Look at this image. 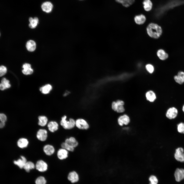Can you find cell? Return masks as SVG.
<instances>
[{
  "label": "cell",
  "mask_w": 184,
  "mask_h": 184,
  "mask_svg": "<svg viewBox=\"0 0 184 184\" xmlns=\"http://www.w3.org/2000/svg\"><path fill=\"white\" fill-rule=\"evenodd\" d=\"M146 97L147 99L150 102H154L156 99L155 93L152 90H150L146 93Z\"/></svg>",
  "instance_id": "cell-23"
},
{
  "label": "cell",
  "mask_w": 184,
  "mask_h": 184,
  "mask_svg": "<svg viewBox=\"0 0 184 184\" xmlns=\"http://www.w3.org/2000/svg\"><path fill=\"white\" fill-rule=\"evenodd\" d=\"M30 24L29 25V27L31 28H34L37 26L39 22L38 18L37 17L33 18L30 17L29 19Z\"/></svg>",
  "instance_id": "cell-25"
},
{
  "label": "cell",
  "mask_w": 184,
  "mask_h": 184,
  "mask_svg": "<svg viewBox=\"0 0 184 184\" xmlns=\"http://www.w3.org/2000/svg\"><path fill=\"white\" fill-rule=\"evenodd\" d=\"M61 147L66 150L69 152L74 151L75 148L69 145L65 142L62 143L61 144Z\"/></svg>",
  "instance_id": "cell-31"
},
{
  "label": "cell",
  "mask_w": 184,
  "mask_h": 184,
  "mask_svg": "<svg viewBox=\"0 0 184 184\" xmlns=\"http://www.w3.org/2000/svg\"><path fill=\"white\" fill-rule=\"evenodd\" d=\"M116 102L118 105H123L124 104V102L121 100H119L116 101Z\"/></svg>",
  "instance_id": "cell-40"
},
{
  "label": "cell",
  "mask_w": 184,
  "mask_h": 184,
  "mask_svg": "<svg viewBox=\"0 0 184 184\" xmlns=\"http://www.w3.org/2000/svg\"><path fill=\"white\" fill-rule=\"evenodd\" d=\"M48 127L49 130L52 132H54L59 129V125L57 122L55 121H51L48 124Z\"/></svg>",
  "instance_id": "cell-14"
},
{
  "label": "cell",
  "mask_w": 184,
  "mask_h": 184,
  "mask_svg": "<svg viewBox=\"0 0 184 184\" xmlns=\"http://www.w3.org/2000/svg\"><path fill=\"white\" fill-rule=\"evenodd\" d=\"M177 129L179 132L184 134V123H179L177 125Z\"/></svg>",
  "instance_id": "cell-33"
},
{
  "label": "cell",
  "mask_w": 184,
  "mask_h": 184,
  "mask_svg": "<svg viewBox=\"0 0 184 184\" xmlns=\"http://www.w3.org/2000/svg\"><path fill=\"white\" fill-rule=\"evenodd\" d=\"M75 127L80 130H86L89 128L90 125L86 120L80 118L75 120Z\"/></svg>",
  "instance_id": "cell-3"
},
{
  "label": "cell",
  "mask_w": 184,
  "mask_h": 184,
  "mask_svg": "<svg viewBox=\"0 0 184 184\" xmlns=\"http://www.w3.org/2000/svg\"><path fill=\"white\" fill-rule=\"evenodd\" d=\"M27 162L25 157L23 156H21V158L18 159L17 160H14V163L18 166L20 168L22 169L24 168Z\"/></svg>",
  "instance_id": "cell-19"
},
{
  "label": "cell",
  "mask_w": 184,
  "mask_h": 184,
  "mask_svg": "<svg viewBox=\"0 0 184 184\" xmlns=\"http://www.w3.org/2000/svg\"><path fill=\"white\" fill-rule=\"evenodd\" d=\"M134 20L137 24L142 25L145 22L146 18L144 15L141 14L135 16L134 18Z\"/></svg>",
  "instance_id": "cell-20"
},
{
  "label": "cell",
  "mask_w": 184,
  "mask_h": 184,
  "mask_svg": "<svg viewBox=\"0 0 184 184\" xmlns=\"http://www.w3.org/2000/svg\"><path fill=\"white\" fill-rule=\"evenodd\" d=\"M118 105V107L116 112L119 113H122L124 112L125 109L123 106Z\"/></svg>",
  "instance_id": "cell-37"
},
{
  "label": "cell",
  "mask_w": 184,
  "mask_h": 184,
  "mask_svg": "<svg viewBox=\"0 0 184 184\" xmlns=\"http://www.w3.org/2000/svg\"><path fill=\"white\" fill-rule=\"evenodd\" d=\"M143 8L146 11H150L152 7V3L150 0H144L143 2Z\"/></svg>",
  "instance_id": "cell-26"
},
{
  "label": "cell",
  "mask_w": 184,
  "mask_h": 184,
  "mask_svg": "<svg viewBox=\"0 0 184 184\" xmlns=\"http://www.w3.org/2000/svg\"><path fill=\"white\" fill-rule=\"evenodd\" d=\"M178 113L177 109L174 107L169 108L167 110L166 115V117L170 119L175 118L177 116Z\"/></svg>",
  "instance_id": "cell-4"
},
{
  "label": "cell",
  "mask_w": 184,
  "mask_h": 184,
  "mask_svg": "<svg viewBox=\"0 0 184 184\" xmlns=\"http://www.w3.org/2000/svg\"><path fill=\"white\" fill-rule=\"evenodd\" d=\"M184 150L183 148L179 147L177 148L174 154V157L177 161L184 162Z\"/></svg>",
  "instance_id": "cell-6"
},
{
  "label": "cell",
  "mask_w": 184,
  "mask_h": 184,
  "mask_svg": "<svg viewBox=\"0 0 184 184\" xmlns=\"http://www.w3.org/2000/svg\"><path fill=\"white\" fill-rule=\"evenodd\" d=\"M35 165L34 163L30 161L27 162L23 168L27 172H29L30 170L34 168Z\"/></svg>",
  "instance_id": "cell-30"
},
{
  "label": "cell",
  "mask_w": 184,
  "mask_h": 184,
  "mask_svg": "<svg viewBox=\"0 0 184 184\" xmlns=\"http://www.w3.org/2000/svg\"><path fill=\"white\" fill-rule=\"evenodd\" d=\"M10 87L9 81L5 78H3L1 80L0 84V88L1 90H4Z\"/></svg>",
  "instance_id": "cell-24"
},
{
  "label": "cell",
  "mask_w": 184,
  "mask_h": 184,
  "mask_svg": "<svg viewBox=\"0 0 184 184\" xmlns=\"http://www.w3.org/2000/svg\"><path fill=\"white\" fill-rule=\"evenodd\" d=\"M174 79L175 82L179 84H182L184 83V72L180 71L177 75L175 76Z\"/></svg>",
  "instance_id": "cell-13"
},
{
  "label": "cell",
  "mask_w": 184,
  "mask_h": 184,
  "mask_svg": "<svg viewBox=\"0 0 184 184\" xmlns=\"http://www.w3.org/2000/svg\"><path fill=\"white\" fill-rule=\"evenodd\" d=\"M52 89V86L49 84H47L40 88V90L44 94H47L49 93Z\"/></svg>",
  "instance_id": "cell-27"
},
{
  "label": "cell",
  "mask_w": 184,
  "mask_h": 184,
  "mask_svg": "<svg viewBox=\"0 0 184 184\" xmlns=\"http://www.w3.org/2000/svg\"><path fill=\"white\" fill-rule=\"evenodd\" d=\"M43 150L45 153L48 156L52 155L55 152V149L54 147L49 144L45 145L44 147Z\"/></svg>",
  "instance_id": "cell-16"
},
{
  "label": "cell",
  "mask_w": 184,
  "mask_h": 184,
  "mask_svg": "<svg viewBox=\"0 0 184 184\" xmlns=\"http://www.w3.org/2000/svg\"><path fill=\"white\" fill-rule=\"evenodd\" d=\"M182 109L184 113V104L182 106Z\"/></svg>",
  "instance_id": "cell-43"
},
{
  "label": "cell",
  "mask_w": 184,
  "mask_h": 184,
  "mask_svg": "<svg viewBox=\"0 0 184 184\" xmlns=\"http://www.w3.org/2000/svg\"><path fill=\"white\" fill-rule=\"evenodd\" d=\"M64 142L75 148L77 147L79 145L78 141L76 138L73 136L66 138Z\"/></svg>",
  "instance_id": "cell-9"
},
{
  "label": "cell",
  "mask_w": 184,
  "mask_h": 184,
  "mask_svg": "<svg viewBox=\"0 0 184 184\" xmlns=\"http://www.w3.org/2000/svg\"><path fill=\"white\" fill-rule=\"evenodd\" d=\"M60 124L63 129L71 130L75 127V120L72 118L67 120V116L64 115L61 118Z\"/></svg>",
  "instance_id": "cell-2"
},
{
  "label": "cell",
  "mask_w": 184,
  "mask_h": 184,
  "mask_svg": "<svg viewBox=\"0 0 184 184\" xmlns=\"http://www.w3.org/2000/svg\"><path fill=\"white\" fill-rule=\"evenodd\" d=\"M26 46L28 51L30 52H32L36 49V43L34 41L30 40L27 42Z\"/></svg>",
  "instance_id": "cell-21"
},
{
  "label": "cell",
  "mask_w": 184,
  "mask_h": 184,
  "mask_svg": "<svg viewBox=\"0 0 184 184\" xmlns=\"http://www.w3.org/2000/svg\"><path fill=\"white\" fill-rule=\"evenodd\" d=\"M118 105L116 102H113L112 104V109L116 111L118 108Z\"/></svg>",
  "instance_id": "cell-39"
},
{
  "label": "cell",
  "mask_w": 184,
  "mask_h": 184,
  "mask_svg": "<svg viewBox=\"0 0 184 184\" xmlns=\"http://www.w3.org/2000/svg\"><path fill=\"white\" fill-rule=\"evenodd\" d=\"M37 137L41 141H45L47 137V132L46 130L43 129H40L37 132Z\"/></svg>",
  "instance_id": "cell-12"
},
{
  "label": "cell",
  "mask_w": 184,
  "mask_h": 184,
  "mask_svg": "<svg viewBox=\"0 0 184 184\" xmlns=\"http://www.w3.org/2000/svg\"><path fill=\"white\" fill-rule=\"evenodd\" d=\"M116 1L121 4L124 6L128 7L132 4L134 0H116Z\"/></svg>",
  "instance_id": "cell-28"
},
{
  "label": "cell",
  "mask_w": 184,
  "mask_h": 184,
  "mask_svg": "<svg viewBox=\"0 0 184 184\" xmlns=\"http://www.w3.org/2000/svg\"><path fill=\"white\" fill-rule=\"evenodd\" d=\"M150 184H157L158 180L157 177L154 175H152L149 178Z\"/></svg>",
  "instance_id": "cell-34"
},
{
  "label": "cell",
  "mask_w": 184,
  "mask_h": 184,
  "mask_svg": "<svg viewBox=\"0 0 184 184\" xmlns=\"http://www.w3.org/2000/svg\"><path fill=\"white\" fill-rule=\"evenodd\" d=\"M36 169L40 172H44L47 169L48 165L44 161L42 160L37 161L36 165Z\"/></svg>",
  "instance_id": "cell-8"
},
{
  "label": "cell",
  "mask_w": 184,
  "mask_h": 184,
  "mask_svg": "<svg viewBox=\"0 0 184 184\" xmlns=\"http://www.w3.org/2000/svg\"><path fill=\"white\" fill-rule=\"evenodd\" d=\"M79 178L78 173L74 171L70 172L67 176L68 179L72 183L77 182L79 180Z\"/></svg>",
  "instance_id": "cell-10"
},
{
  "label": "cell",
  "mask_w": 184,
  "mask_h": 184,
  "mask_svg": "<svg viewBox=\"0 0 184 184\" xmlns=\"http://www.w3.org/2000/svg\"><path fill=\"white\" fill-rule=\"evenodd\" d=\"M5 122H1L0 123V127L1 128H3L5 125Z\"/></svg>",
  "instance_id": "cell-41"
},
{
  "label": "cell",
  "mask_w": 184,
  "mask_h": 184,
  "mask_svg": "<svg viewBox=\"0 0 184 184\" xmlns=\"http://www.w3.org/2000/svg\"><path fill=\"white\" fill-rule=\"evenodd\" d=\"M157 55L160 60L164 61L167 59L168 57V55L163 49H160L157 51Z\"/></svg>",
  "instance_id": "cell-18"
},
{
  "label": "cell",
  "mask_w": 184,
  "mask_h": 184,
  "mask_svg": "<svg viewBox=\"0 0 184 184\" xmlns=\"http://www.w3.org/2000/svg\"><path fill=\"white\" fill-rule=\"evenodd\" d=\"M0 119L1 122H5L7 120V117L4 114L1 113L0 114Z\"/></svg>",
  "instance_id": "cell-38"
},
{
  "label": "cell",
  "mask_w": 184,
  "mask_h": 184,
  "mask_svg": "<svg viewBox=\"0 0 184 184\" xmlns=\"http://www.w3.org/2000/svg\"><path fill=\"white\" fill-rule=\"evenodd\" d=\"M69 152L65 149L62 148H59L57 151V156L60 160H64L68 157Z\"/></svg>",
  "instance_id": "cell-5"
},
{
  "label": "cell",
  "mask_w": 184,
  "mask_h": 184,
  "mask_svg": "<svg viewBox=\"0 0 184 184\" xmlns=\"http://www.w3.org/2000/svg\"><path fill=\"white\" fill-rule=\"evenodd\" d=\"M145 68L147 71L150 73H153L154 71V67L151 64H147L146 65Z\"/></svg>",
  "instance_id": "cell-35"
},
{
  "label": "cell",
  "mask_w": 184,
  "mask_h": 184,
  "mask_svg": "<svg viewBox=\"0 0 184 184\" xmlns=\"http://www.w3.org/2000/svg\"><path fill=\"white\" fill-rule=\"evenodd\" d=\"M70 94V92L68 91H66L64 94V96H66Z\"/></svg>",
  "instance_id": "cell-42"
},
{
  "label": "cell",
  "mask_w": 184,
  "mask_h": 184,
  "mask_svg": "<svg viewBox=\"0 0 184 184\" xmlns=\"http://www.w3.org/2000/svg\"><path fill=\"white\" fill-rule=\"evenodd\" d=\"M23 68L22 71V73L25 75H30L33 72V70L31 67L30 64L29 63H25L22 66Z\"/></svg>",
  "instance_id": "cell-17"
},
{
  "label": "cell",
  "mask_w": 184,
  "mask_h": 184,
  "mask_svg": "<svg viewBox=\"0 0 184 184\" xmlns=\"http://www.w3.org/2000/svg\"><path fill=\"white\" fill-rule=\"evenodd\" d=\"M46 181L43 176H40L37 178L35 181L36 184H45Z\"/></svg>",
  "instance_id": "cell-32"
},
{
  "label": "cell",
  "mask_w": 184,
  "mask_h": 184,
  "mask_svg": "<svg viewBox=\"0 0 184 184\" xmlns=\"http://www.w3.org/2000/svg\"><path fill=\"white\" fill-rule=\"evenodd\" d=\"M29 143L28 140L25 138H21L17 141L18 146L21 148H24L26 147Z\"/></svg>",
  "instance_id": "cell-22"
},
{
  "label": "cell",
  "mask_w": 184,
  "mask_h": 184,
  "mask_svg": "<svg viewBox=\"0 0 184 184\" xmlns=\"http://www.w3.org/2000/svg\"><path fill=\"white\" fill-rule=\"evenodd\" d=\"M130 122V119L129 117L126 114L120 116L118 119V123L120 126L127 125L129 124Z\"/></svg>",
  "instance_id": "cell-7"
},
{
  "label": "cell",
  "mask_w": 184,
  "mask_h": 184,
  "mask_svg": "<svg viewBox=\"0 0 184 184\" xmlns=\"http://www.w3.org/2000/svg\"><path fill=\"white\" fill-rule=\"evenodd\" d=\"M176 181L179 182L184 179V169L182 168H177L174 174Z\"/></svg>",
  "instance_id": "cell-11"
},
{
  "label": "cell",
  "mask_w": 184,
  "mask_h": 184,
  "mask_svg": "<svg viewBox=\"0 0 184 184\" xmlns=\"http://www.w3.org/2000/svg\"><path fill=\"white\" fill-rule=\"evenodd\" d=\"M146 31L147 34L151 37L158 39L162 35L163 30L161 27L157 24L151 23L147 26Z\"/></svg>",
  "instance_id": "cell-1"
},
{
  "label": "cell",
  "mask_w": 184,
  "mask_h": 184,
  "mask_svg": "<svg viewBox=\"0 0 184 184\" xmlns=\"http://www.w3.org/2000/svg\"><path fill=\"white\" fill-rule=\"evenodd\" d=\"M41 7L42 10L44 12L47 13H49L52 10L53 5L50 2H46L42 4Z\"/></svg>",
  "instance_id": "cell-15"
},
{
  "label": "cell",
  "mask_w": 184,
  "mask_h": 184,
  "mask_svg": "<svg viewBox=\"0 0 184 184\" xmlns=\"http://www.w3.org/2000/svg\"><path fill=\"white\" fill-rule=\"evenodd\" d=\"M38 119V124L39 125L43 126L46 125L48 120L46 117L44 116H40L39 117Z\"/></svg>",
  "instance_id": "cell-29"
},
{
  "label": "cell",
  "mask_w": 184,
  "mask_h": 184,
  "mask_svg": "<svg viewBox=\"0 0 184 184\" xmlns=\"http://www.w3.org/2000/svg\"><path fill=\"white\" fill-rule=\"evenodd\" d=\"M7 69L6 67L3 65L0 67V76H2L5 75L7 72Z\"/></svg>",
  "instance_id": "cell-36"
}]
</instances>
